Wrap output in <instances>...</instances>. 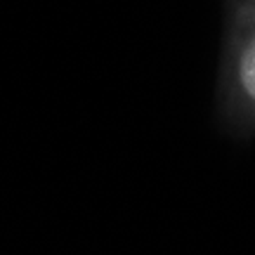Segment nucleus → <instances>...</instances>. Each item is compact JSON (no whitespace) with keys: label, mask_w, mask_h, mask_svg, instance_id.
<instances>
[{"label":"nucleus","mask_w":255,"mask_h":255,"mask_svg":"<svg viewBox=\"0 0 255 255\" xmlns=\"http://www.w3.org/2000/svg\"><path fill=\"white\" fill-rule=\"evenodd\" d=\"M239 83L248 97L255 102V40H251L239 59Z\"/></svg>","instance_id":"1"}]
</instances>
